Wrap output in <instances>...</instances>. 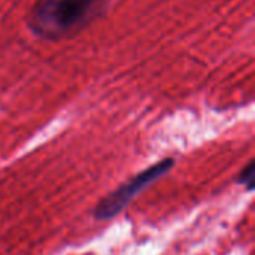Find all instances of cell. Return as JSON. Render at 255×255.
<instances>
[{"label": "cell", "instance_id": "obj_2", "mask_svg": "<svg viewBox=\"0 0 255 255\" xmlns=\"http://www.w3.org/2000/svg\"><path fill=\"white\" fill-rule=\"evenodd\" d=\"M173 166H175L173 158H164L152 164L151 167H146L145 170H142L140 173H137L127 182H124L121 187H118L115 191L109 193L105 199H102L94 208V212H93L94 218L106 221V220L117 217L137 193H140L155 179L166 175Z\"/></svg>", "mask_w": 255, "mask_h": 255}, {"label": "cell", "instance_id": "obj_1", "mask_svg": "<svg viewBox=\"0 0 255 255\" xmlns=\"http://www.w3.org/2000/svg\"><path fill=\"white\" fill-rule=\"evenodd\" d=\"M109 0H37L28 15L30 30L48 40L67 39L99 19Z\"/></svg>", "mask_w": 255, "mask_h": 255}, {"label": "cell", "instance_id": "obj_3", "mask_svg": "<svg viewBox=\"0 0 255 255\" xmlns=\"http://www.w3.org/2000/svg\"><path fill=\"white\" fill-rule=\"evenodd\" d=\"M254 173H255V161L251 160L245 167L244 170L241 172L239 178H238V182L244 187H247L250 191L254 188Z\"/></svg>", "mask_w": 255, "mask_h": 255}]
</instances>
